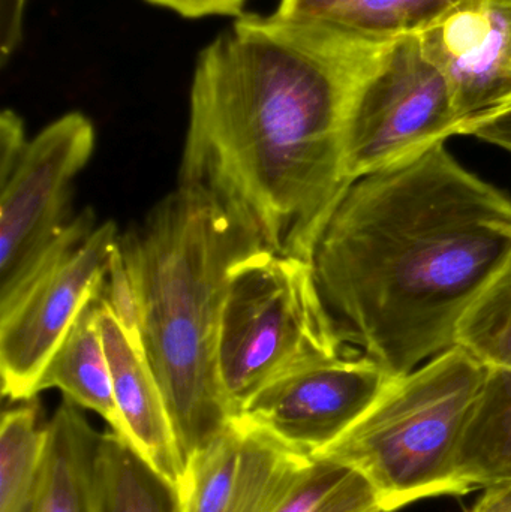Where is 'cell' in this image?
Segmentation results:
<instances>
[{"instance_id": "3", "label": "cell", "mask_w": 511, "mask_h": 512, "mask_svg": "<svg viewBox=\"0 0 511 512\" xmlns=\"http://www.w3.org/2000/svg\"><path fill=\"white\" fill-rule=\"evenodd\" d=\"M137 285L141 340L185 465L237 417L218 369L231 267L264 248L209 192L179 185L120 234Z\"/></svg>"}, {"instance_id": "24", "label": "cell", "mask_w": 511, "mask_h": 512, "mask_svg": "<svg viewBox=\"0 0 511 512\" xmlns=\"http://www.w3.org/2000/svg\"><path fill=\"white\" fill-rule=\"evenodd\" d=\"M27 0H2V62L20 45L23 14Z\"/></svg>"}, {"instance_id": "25", "label": "cell", "mask_w": 511, "mask_h": 512, "mask_svg": "<svg viewBox=\"0 0 511 512\" xmlns=\"http://www.w3.org/2000/svg\"><path fill=\"white\" fill-rule=\"evenodd\" d=\"M485 490L471 512H511V483L495 484Z\"/></svg>"}, {"instance_id": "23", "label": "cell", "mask_w": 511, "mask_h": 512, "mask_svg": "<svg viewBox=\"0 0 511 512\" xmlns=\"http://www.w3.org/2000/svg\"><path fill=\"white\" fill-rule=\"evenodd\" d=\"M185 18L240 17L248 0H146Z\"/></svg>"}, {"instance_id": "4", "label": "cell", "mask_w": 511, "mask_h": 512, "mask_svg": "<svg viewBox=\"0 0 511 512\" xmlns=\"http://www.w3.org/2000/svg\"><path fill=\"white\" fill-rule=\"evenodd\" d=\"M488 370L461 346L441 352L396 378L342 438L317 456L360 472L383 512L420 499L467 495L459 453Z\"/></svg>"}, {"instance_id": "16", "label": "cell", "mask_w": 511, "mask_h": 512, "mask_svg": "<svg viewBox=\"0 0 511 512\" xmlns=\"http://www.w3.org/2000/svg\"><path fill=\"white\" fill-rule=\"evenodd\" d=\"M99 432L63 397L48 421V448L35 512H90L89 478Z\"/></svg>"}, {"instance_id": "10", "label": "cell", "mask_w": 511, "mask_h": 512, "mask_svg": "<svg viewBox=\"0 0 511 512\" xmlns=\"http://www.w3.org/2000/svg\"><path fill=\"white\" fill-rule=\"evenodd\" d=\"M309 460L239 415L186 465L183 510L273 512Z\"/></svg>"}, {"instance_id": "2", "label": "cell", "mask_w": 511, "mask_h": 512, "mask_svg": "<svg viewBox=\"0 0 511 512\" xmlns=\"http://www.w3.org/2000/svg\"><path fill=\"white\" fill-rule=\"evenodd\" d=\"M511 259V197L438 143L354 180L311 255L339 340L396 378L456 345Z\"/></svg>"}, {"instance_id": "18", "label": "cell", "mask_w": 511, "mask_h": 512, "mask_svg": "<svg viewBox=\"0 0 511 512\" xmlns=\"http://www.w3.org/2000/svg\"><path fill=\"white\" fill-rule=\"evenodd\" d=\"M9 409L0 426V512H35L48 448L38 403Z\"/></svg>"}, {"instance_id": "7", "label": "cell", "mask_w": 511, "mask_h": 512, "mask_svg": "<svg viewBox=\"0 0 511 512\" xmlns=\"http://www.w3.org/2000/svg\"><path fill=\"white\" fill-rule=\"evenodd\" d=\"M452 90L419 38L384 45L357 87L344 134V174L353 183L456 135Z\"/></svg>"}, {"instance_id": "14", "label": "cell", "mask_w": 511, "mask_h": 512, "mask_svg": "<svg viewBox=\"0 0 511 512\" xmlns=\"http://www.w3.org/2000/svg\"><path fill=\"white\" fill-rule=\"evenodd\" d=\"M101 294L93 298L75 319L39 379L36 393L50 388L65 399L96 412L123 438V424L114 399L110 364L99 327Z\"/></svg>"}, {"instance_id": "13", "label": "cell", "mask_w": 511, "mask_h": 512, "mask_svg": "<svg viewBox=\"0 0 511 512\" xmlns=\"http://www.w3.org/2000/svg\"><path fill=\"white\" fill-rule=\"evenodd\" d=\"M458 0H281L273 14L372 45L419 35Z\"/></svg>"}, {"instance_id": "22", "label": "cell", "mask_w": 511, "mask_h": 512, "mask_svg": "<svg viewBox=\"0 0 511 512\" xmlns=\"http://www.w3.org/2000/svg\"><path fill=\"white\" fill-rule=\"evenodd\" d=\"M456 135H468L500 147L511 155V107L504 110L485 111L464 120Z\"/></svg>"}, {"instance_id": "11", "label": "cell", "mask_w": 511, "mask_h": 512, "mask_svg": "<svg viewBox=\"0 0 511 512\" xmlns=\"http://www.w3.org/2000/svg\"><path fill=\"white\" fill-rule=\"evenodd\" d=\"M416 36L446 78L461 123L510 95L511 0H458Z\"/></svg>"}, {"instance_id": "6", "label": "cell", "mask_w": 511, "mask_h": 512, "mask_svg": "<svg viewBox=\"0 0 511 512\" xmlns=\"http://www.w3.org/2000/svg\"><path fill=\"white\" fill-rule=\"evenodd\" d=\"M120 233L113 221L96 225L83 210L9 306L0 310L2 393L14 402L35 399L56 349L84 307L98 297Z\"/></svg>"}, {"instance_id": "15", "label": "cell", "mask_w": 511, "mask_h": 512, "mask_svg": "<svg viewBox=\"0 0 511 512\" xmlns=\"http://www.w3.org/2000/svg\"><path fill=\"white\" fill-rule=\"evenodd\" d=\"M90 512H185L182 493L122 436L99 433L89 478Z\"/></svg>"}, {"instance_id": "17", "label": "cell", "mask_w": 511, "mask_h": 512, "mask_svg": "<svg viewBox=\"0 0 511 512\" xmlns=\"http://www.w3.org/2000/svg\"><path fill=\"white\" fill-rule=\"evenodd\" d=\"M488 369L459 453V478L468 492L511 483V370Z\"/></svg>"}, {"instance_id": "1", "label": "cell", "mask_w": 511, "mask_h": 512, "mask_svg": "<svg viewBox=\"0 0 511 512\" xmlns=\"http://www.w3.org/2000/svg\"><path fill=\"white\" fill-rule=\"evenodd\" d=\"M384 45L240 15L197 59L179 185L209 192L275 254L311 261L348 186L344 134Z\"/></svg>"}, {"instance_id": "20", "label": "cell", "mask_w": 511, "mask_h": 512, "mask_svg": "<svg viewBox=\"0 0 511 512\" xmlns=\"http://www.w3.org/2000/svg\"><path fill=\"white\" fill-rule=\"evenodd\" d=\"M456 346L486 367L511 370V259L459 322Z\"/></svg>"}, {"instance_id": "8", "label": "cell", "mask_w": 511, "mask_h": 512, "mask_svg": "<svg viewBox=\"0 0 511 512\" xmlns=\"http://www.w3.org/2000/svg\"><path fill=\"white\" fill-rule=\"evenodd\" d=\"M95 141L93 123L74 111L45 126L0 168V310L71 230L72 188Z\"/></svg>"}, {"instance_id": "5", "label": "cell", "mask_w": 511, "mask_h": 512, "mask_svg": "<svg viewBox=\"0 0 511 512\" xmlns=\"http://www.w3.org/2000/svg\"><path fill=\"white\" fill-rule=\"evenodd\" d=\"M348 351L318 294L311 262L261 248L231 267L218 369L237 417L278 379Z\"/></svg>"}, {"instance_id": "9", "label": "cell", "mask_w": 511, "mask_h": 512, "mask_svg": "<svg viewBox=\"0 0 511 512\" xmlns=\"http://www.w3.org/2000/svg\"><path fill=\"white\" fill-rule=\"evenodd\" d=\"M395 379L377 361L348 351L278 379L240 415L296 453L314 457L342 438Z\"/></svg>"}, {"instance_id": "21", "label": "cell", "mask_w": 511, "mask_h": 512, "mask_svg": "<svg viewBox=\"0 0 511 512\" xmlns=\"http://www.w3.org/2000/svg\"><path fill=\"white\" fill-rule=\"evenodd\" d=\"M102 300L116 316L134 342L143 346L141 340V307L137 285L129 270L128 262L117 243L116 251L111 256L110 267L105 276L101 291ZM144 348V346H143Z\"/></svg>"}, {"instance_id": "19", "label": "cell", "mask_w": 511, "mask_h": 512, "mask_svg": "<svg viewBox=\"0 0 511 512\" xmlns=\"http://www.w3.org/2000/svg\"><path fill=\"white\" fill-rule=\"evenodd\" d=\"M273 512H383L371 483L356 469L311 457L293 489Z\"/></svg>"}, {"instance_id": "26", "label": "cell", "mask_w": 511, "mask_h": 512, "mask_svg": "<svg viewBox=\"0 0 511 512\" xmlns=\"http://www.w3.org/2000/svg\"><path fill=\"white\" fill-rule=\"evenodd\" d=\"M511 107V93L509 96H507L504 101H501L500 104L497 105V107L492 108V110L489 111H497V110H504V108H510Z\"/></svg>"}, {"instance_id": "12", "label": "cell", "mask_w": 511, "mask_h": 512, "mask_svg": "<svg viewBox=\"0 0 511 512\" xmlns=\"http://www.w3.org/2000/svg\"><path fill=\"white\" fill-rule=\"evenodd\" d=\"M99 327L110 364L114 399L122 418L123 438L180 489L185 480V460L146 351L126 333L104 300Z\"/></svg>"}]
</instances>
